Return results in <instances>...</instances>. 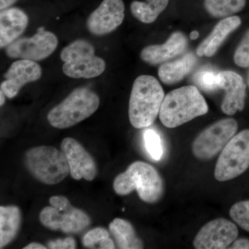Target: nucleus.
Segmentation results:
<instances>
[{
  "mask_svg": "<svg viewBox=\"0 0 249 249\" xmlns=\"http://www.w3.org/2000/svg\"><path fill=\"white\" fill-rule=\"evenodd\" d=\"M164 91L155 77L142 75L134 80L129 101V122L137 129L154 124L160 115Z\"/></svg>",
  "mask_w": 249,
  "mask_h": 249,
  "instance_id": "f257e3e1",
  "label": "nucleus"
},
{
  "mask_svg": "<svg viewBox=\"0 0 249 249\" xmlns=\"http://www.w3.org/2000/svg\"><path fill=\"white\" fill-rule=\"evenodd\" d=\"M209 111V106L194 85L181 87L165 96L160 112V122L168 128H175Z\"/></svg>",
  "mask_w": 249,
  "mask_h": 249,
  "instance_id": "f03ea898",
  "label": "nucleus"
},
{
  "mask_svg": "<svg viewBox=\"0 0 249 249\" xmlns=\"http://www.w3.org/2000/svg\"><path fill=\"white\" fill-rule=\"evenodd\" d=\"M113 188L120 196L136 191L139 198L148 204L160 201L164 193V183L160 174L155 167L140 160L129 165L124 173L114 178Z\"/></svg>",
  "mask_w": 249,
  "mask_h": 249,
  "instance_id": "7ed1b4c3",
  "label": "nucleus"
},
{
  "mask_svg": "<svg viewBox=\"0 0 249 249\" xmlns=\"http://www.w3.org/2000/svg\"><path fill=\"white\" fill-rule=\"evenodd\" d=\"M99 105L100 98L94 91L77 88L49 111L47 121L55 128H70L94 114Z\"/></svg>",
  "mask_w": 249,
  "mask_h": 249,
  "instance_id": "20e7f679",
  "label": "nucleus"
},
{
  "mask_svg": "<svg viewBox=\"0 0 249 249\" xmlns=\"http://www.w3.org/2000/svg\"><path fill=\"white\" fill-rule=\"evenodd\" d=\"M24 164L36 179L47 185L58 184L70 173L63 152L52 146L29 149L24 156Z\"/></svg>",
  "mask_w": 249,
  "mask_h": 249,
  "instance_id": "39448f33",
  "label": "nucleus"
},
{
  "mask_svg": "<svg viewBox=\"0 0 249 249\" xmlns=\"http://www.w3.org/2000/svg\"><path fill=\"white\" fill-rule=\"evenodd\" d=\"M60 59L62 71L70 78H90L101 76L106 69L103 59L95 55L93 46L88 41L78 40L62 49Z\"/></svg>",
  "mask_w": 249,
  "mask_h": 249,
  "instance_id": "423d86ee",
  "label": "nucleus"
},
{
  "mask_svg": "<svg viewBox=\"0 0 249 249\" xmlns=\"http://www.w3.org/2000/svg\"><path fill=\"white\" fill-rule=\"evenodd\" d=\"M50 206H46L40 214L41 224L52 231L65 233H78L91 224V218L82 210L76 209L64 196L49 199Z\"/></svg>",
  "mask_w": 249,
  "mask_h": 249,
  "instance_id": "0eeeda50",
  "label": "nucleus"
},
{
  "mask_svg": "<svg viewBox=\"0 0 249 249\" xmlns=\"http://www.w3.org/2000/svg\"><path fill=\"white\" fill-rule=\"evenodd\" d=\"M249 168V129L234 136L220 152L215 168L214 178L227 181L240 176Z\"/></svg>",
  "mask_w": 249,
  "mask_h": 249,
  "instance_id": "6e6552de",
  "label": "nucleus"
},
{
  "mask_svg": "<svg viewBox=\"0 0 249 249\" xmlns=\"http://www.w3.org/2000/svg\"><path fill=\"white\" fill-rule=\"evenodd\" d=\"M238 129L237 121L232 118L221 119L198 134L192 144V152L198 160L213 158L235 135Z\"/></svg>",
  "mask_w": 249,
  "mask_h": 249,
  "instance_id": "1a4fd4ad",
  "label": "nucleus"
},
{
  "mask_svg": "<svg viewBox=\"0 0 249 249\" xmlns=\"http://www.w3.org/2000/svg\"><path fill=\"white\" fill-rule=\"evenodd\" d=\"M58 44L55 34L40 27L33 37L18 38L8 46L6 53L10 58L40 61L50 56Z\"/></svg>",
  "mask_w": 249,
  "mask_h": 249,
  "instance_id": "9d476101",
  "label": "nucleus"
},
{
  "mask_svg": "<svg viewBox=\"0 0 249 249\" xmlns=\"http://www.w3.org/2000/svg\"><path fill=\"white\" fill-rule=\"evenodd\" d=\"M238 234V229L233 222L217 218L201 228L195 237L193 246L196 249H228Z\"/></svg>",
  "mask_w": 249,
  "mask_h": 249,
  "instance_id": "9b49d317",
  "label": "nucleus"
},
{
  "mask_svg": "<svg viewBox=\"0 0 249 249\" xmlns=\"http://www.w3.org/2000/svg\"><path fill=\"white\" fill-rule=\"evenodd\" d=\"M124 18L123 0H103L97 9L89 15L86 26L93 35H106L121 26Z\"/></svg>",
  "mask_w": 249,
  "mask_h": 249,
  "instance_id": "f8f14e48",
  "label": "nucleus"
},
{
  "mask_svg": "<svg viewBox=\"0 0 249 249\" xmlns=\"http://www.w3.org/2000/svg\"><path fill=\"white\" fill-rule=\"evenodd\" d=\"M60 148L66 157L72 178L89 181L94 179L97 175L96 162L78 141L71 137L64 139Z\"/></svg>",
  "mask_w": 249,
  "mask_h": 249,
  "instance_id": "ddd939ff",
  "label": "nucleus"
},
{
  "mask_svg": "<svg viewBox=\"0 0 249 249\" xmlns=\"http://www.w3.org/2000/svg\"><path fill=\"white\" fill-rule=\"evenodd\" d=\"M41 76L42 68L39 64L32 60L19 59L5 73V80L0 88L6 97L13 98L17 96L24 85L37 81Z\"/></svg>",
  "mask_w": 249,
  "mask_h": 249,
  "instance_id": "4468645a",
  "label": "nucleus"
},
{
  "mask_svg": "<svg viewBox=\"0 0 249 249\" xmlns=\"http://www.w3.org/2000/svg\"><path fill=\"white\" fill-rule=\"evenodd\" d=\"M219 88L225 92L221 109L232 116L245 109L247 85L242 77L232 71H219Z\"/></svg>",
  "mask_w": 249,
  "mask_h": 249,
  "instance_id": "2eb2a0df",
  "label": "nucleus"
},
{
  "mask_svg": "<svg viewBox=\"0 0 249 249\" xmlns=\"http://www.w3.org/2000/svg\"><path fill=\"white\" fill-rule=\"evenodd\" d=\"M188 38L181 31H175L162 45H149L142 49L141 58L150 65H161L186 51Z\"/></svg>",
  "mask_w": 249,
  "mask_h": 249,
  "instance_id": "dca6fc26",
  "label": "nucleus"
},
{
  "mask_svg": "<svg viewBox=\"0 0 249 249\" xmlns=\"http://www.w3.org/2000/svg\"><path fill=\"white\" fill-rule=\"evenodd\" d=\"M241 24L242 20L239 16L223 18L216 24L212 32L198 46L196 50L197 56L207 58L213 56L226 39L233 31L237 30Z\"/></svg>",
  "mask_w": 249,
  "mask_h": 249,
  "instance_id": "f3484780",
  "label": "nucleus"
},
{
  "mask_svg": "<svg viewBox=\"0 0 249 249\" xmlns=\"http://www.w3.org/2000/svg\"><path fill=\"white\" fill-rule=\"evenodd\" d=\"M29 24L27 15L18 8H9L0 13V47L6 48L18 40Z\"/></svg>",
  "mask_w": 249,
  "mask_h": 249,
  "instance_id": "a211bd4d",
  "label": "nucleus"
},
{
  "mask_svg": "<svg viewBox=\"0 0 249 249\" xmlns=\"http://www.w3.org/2000/svg\"><path fill=\"white\" fill-rule=\"evenodd\" d=\"M197 59L191 52L172 62L161 64L158 70V76L162 83L172 85L179 83L193 71Z\"/></svg>",
  "mask_w": 249,
  "mask_h": 249,
  "instance_id": "6ab92c4d",
  "label": "nucleus"
},
{
  "mask_svg": "<svg viewBox=\"0 0 249 249\" xmlns=\"http://www.w3.org/2000/svg\"><path fill=\"white\" fill-rule=\"evenodd\" d=\"M21 211L18 206H0V249L14 240L21 225Z\"/></svg>",
  "mask_w": 249,
  "mask_h": 249,
  "instance_id": "aec40b11",
  "label": "nucleus"
},
{
  "mask_svg": "<svg viewBox=\"0 0 249 249\" xmlns=\"http://www.w3.org/2000/svg\"><path fill=\"white\" fill-rule=\"evenodd\" d=\"M109 231L115 240L118 249H143L142 241L137 237L132 224L125 219L116 218L109 224Z\"/></svg>",
  "mask_w": 249,
  "mask_h": 249,
  "instance_id": "412c9836",
  "label": "nucleus"
},
{
  "mask_svg": "<svg viewBox=\"0 0 249 249\" xmlns=\"http://www.w3.org/2000/svg\"><path fill=\"white\" fill-rule=\"evenodd\" d=\"M170 0H145L131 3L130 11L134 18L144 24L155 22L169 4Z\"/></svg>",
  "mask_w": 249,
  "mask_h": 249,
  "instance_id": "4be33fe9",
  "label": "nucleus"
},
{
  "mask_svg": "<svg viewBox=\"0 0 249 249\" xmlns=\"http://www.w3.org/2000/svg\"><path fill=\"white\" fill-rule=\"evenodd\" d=\"M247 0H204L205 9L215 18L231 17L245 9Z\"/></svg>",
  "mask_w": 249,
  "mask_h": 249,
  "instance_id": "5701e85b",
  "label": "nucleus"
},
{
  "mask_svg": "<svg viewBox=\"0 0 249 249\" xmlns=\"http://www.w3.org/2000/svg\"><path fill=\"white\" fill-rule=\"evenodd\" d=\"M193 81L204 92H216L219 88V72L213 67H202L195 73Z\"/></svg>",
  "mask_w": 249,
  "mask_h": 249,
  "instance_id": "b1692460",
  "label": "nucleus"
},
{
  "mask_svg": "<svg viewBox=\"0 0 249 249\" xmlns=\"http://www.w3.org/2000/svg\"><path fill=\"white\" fill-rule=\"evenodd\" d=\"M82 244L88 249H116L107 230L102 227L95 228L87 232L83 236Z\"/></svg>",
  "mask_w": 249,
  "mask_h": 249,
  "instance_id": "393cba45",
  "label": "nucleus"
},
{
  "mask_svg": "<svg viewBox=\"0 0 249 249\" xmlns=\"http://www.w3.org/2000/svg\"><path fill=\"white\" fill-rule=\"evenodd\" d=\"M144 142L149 155L155 160H160L163 156L161 139L153 129H147L144 133Z\"/></svg>",
  "mask_w": 249,
  "mask_h": 249,
  "instance_id": "a878e982",
  "label": "nucleus"
},
{
  "mask_svg": "<svg viewBox=\"0 0 249 249\" xmlns=\"http://www.w3.org/2000/svg\"><path fill=\"white\" fill-rule=\"evenodd\" d=\"M229 214L237 225L249 232V200L236 203L231 208Z\"/></svg>",
  "mask_w": 249,
  "mask_h": 249,
  "instance_id": "bb28decb",
  "label": "nucleus"
},
{
  "mask_svg": "<svg viewBox=\"0 0 249 249\" xmlns=\"http://www.w3.org/2000/svg\"><path fill=\"white\" fill-rule=\"evenodd\" d=\"M233 59L237 66L242 68L249 67V30L235 49Z\"/></svg>",
  "mask_w": 249,
  "mask_h": 249,
  "instance_id": "cd10ccee",
  "label": "nucleus"
},
{
  "mask_svg": "<svg viewBox=\"0 0 249 249\" xmlns=\"http://www.w3.org/2000/svg\"><path fill=\"white\" fill-rule=\"evenodd\" d=\"M47 246L49 249H76V240L71 237L49 241Z\"/></svg>",
  "mask_w": 249,
  "mask_h": 249,
  "instance_id": "c85d7f7f",
  "label": "nucleus"
},
{
  "mask_svg": "<svg viewBox=\"0 0 249 249\" xmlns=\"http://www.w3.org/2000/svg\"><path fill=\"white\" fill-rule=\"evenodd\" d=\"M231 249H249V239H236L232 245L229 247Z\"/></svg>",
  "mask_w": 249,
  "mask_h": 249,
  "instance_id": "c756f323",
  "label": "nucleus"
},
{
  "mask_svg": "<svg viewBox=\"0 0 249 249\" xmlns=\"http://www.w3.org/2000/svg\"><path fill=\"white\" fill-rule=\"evenodd\" d=\"M18 0H0V10L9 9L12 5L17 1Z\"/></svg>",
  "mask_w": 249,
  "mask_h": 249,
  "instance_id": "7c9ffc66",
  "label": "nucleus"
},
{
  "mask_svg": "<svg viewBox=\"0 0 249 249\" xmlns=\"http://www.w3.org/2000/svg\"><path fill=\"white\" fill-rule=\"evenodd\" d=\"M24 249H46L47 247L45 246L41 245V244L36 243V242H33V243L29 244L24 247Z\"/></svg>",
  "mask_w": 249,
  "mask_h": 249,
  "instance_id": "2f4dec72",
  "label": "nucleus"
},
{
  "mask_svg": "<svg viewBox=\"0 0 249 249\" xmlns=\"http://www.w3.org/2000/svg\"><path fill=\"white\" fill-rule=\"evenodd\" d=\"M5 96H6V95H5L4 93L1 90V91H0V98H1V100H0V106H2L4 104Z\"/></svg>",
  "mask_w": 249,
  "mask_h": 249,
  "instance_id": "473e14b6",
  "label": "nucleus"
},
{
  "mask_svg": "<svg viewBox=\"0 0 249 249\" xmlns=\"http://www.w3.org/2000/svg\"><path fill=\"white\" fill-rule=\"evenodd\" d=\"M199 37V33L197 31H194L191 34V38L192 40H196Z\"/></svg>",
  "mask_w": 249,
  "mask_h": 249,
  "instance_id": "72a5a7b5",
  "label": "nucleus"
},
{
  "mask_svg": "<svg viewBox=\"0 0 249 249\" xmlns=\"http://www.w3.org/2000/svg\"><path fill=\"white\" fill-rule=\"evenodd\" d=\"M248 85H249V78H248Z\"/></svg>",
  "mask_w": 249,
  "mask_h": 249,
  "instance_id": "f704fd0d",
  "label": "nucleus"
}]
</instances>
